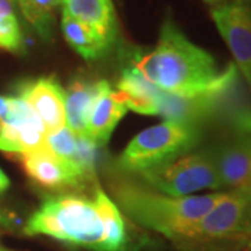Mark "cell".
Segmentation results:
<instances>
[{
  "label": "cell",
  "mask_w": 251,
  "mask_h": 251,
  "mask_svg": "<svg viewBox=\"0 0 251 251\" xmlns=\"http://www.w3.org/2000/svg\"><path fill=\"white\" fill-rule=\"evenodd\" d=\"M131 66L159 90L173 95H194L216 87L225 77L214 56L193 44L168 17L156 46L130 54Z\"/></svg>",
  "instance_id": "obj_1"
},
{
  "label": "cell",
  "mask_w": 251,
  "mask_h": 251,
  "mask_svg": "<svg viewBox=\"0 0 251 251\" xmlns=\"http://www.w3.org/2000/svg\"><path fill=\"white\" fill-rule=\"evenodd\" d=\"M112 193L117 208L135 224L177 243L209 214L226 191L175 197L128 180H116Z\"/></svg>",
  "instance_id": "obj_2"
},
{
  "label": "cell",
  "mask_w": 251,
  "mask_h": 251,
  "mask_svg": "<svg viewBox=\"0 0 251 251\" xmlns=\"http://www.w3.org/2000/svg\"><path fill=\"white\" fill-rule=\"evenodd\" d=\"M24 234L48 236L91 251H113L98 201L75 194L46 198L27 221Z\"/></svg>",
  "instance_id": "obj_3"
},
{
  "label": "cell",
  "mask_w": 251,
  "mask_h": 251,
  "mask_svg": "<svg viewBox=\"0 0 251 251\" xmlns=\"http://www.w3.org/2000/svg\"><path fill=\"white\" fill-rule=\"evenodd\" d=\"M251 242V193L226 191L209 214L176 243L181 251H242Z\"/></svg>",
  "instance_id": "obj_4"
},
{
  "label": "cell",
  "mask_w": 251,
  "mask_h": 251,
  "mask_svg": "<svg viewBox=\"0 0 251 251\" xmlns=\"http://www.w3.org/2000/svg\"><path fill=\"white\" fill-rule=\"evenodd\" d=\"M204 137L205 133L197 127L165 120L135 135L120 153L117 166L138 175L196 150Z\"/></svg>",
  "instance_id": "obj_5"
},
{
  "label": "cell",
  "mask_w": 251,
  "mask_h": 251,
  "mask_svg": "<svg viewBox=\"0 0 251 251\" xmlns=\"http://www.w3.org/2000/svg\"><path fill=\"white\" fill-rule=\"evenodd\" d=\"M138 176L150 188L175 197L193 196L202 190L224 191L215 162L205 145H200L197 150L159 166L140 172Z\"/></svg>",
  "instance_id": "obj_6"
},
{
  "label": "cell",
  "mask_w": 251,
  "mask_h": 251,
  "mask_svg": "<svg viewBox=\"0 0 251 251\" xmlns=\"http://www.w3.org/2000/svg\"><path fill=\"white\" fill-rule=\"evenodd\" d=\"M205 145L215 162L224 191L251 193V133L222 130Z\"/></svg>",
  "instance_id": "obj_7"
},
{
  "label": "cell",
  "mask_w": 251,
  "mask_h": 251,
  "mask_svg": "<svg viewBox=\"0 0 251 251\" xmlns=\"http://www.w3.org/2000/svg\"><path fill=\"white\" fill-rule=\"evenodd\" d=\"M211 18L233 56L243 80L251 88V0H229L214 6Z\"/></svg>",
  "instance_id": "obj_8"
},
{
  "label": "cell",
  "mask_w": 251,
  "mask_h": 251,
  "mask_svg": "<svg viewBox=\"0 0 251 251\" xmlns=\"http://www.w3.org/2000/svg\"><path fill=\"white\" fill-rule=\"evenodd\" d=\"M14 156L28 179L48 191L78 187L81 183L91 180L77 165L56 156L46 145Z\"/></svg>",
  "instance_id": "obj_9"
},
{
  "label": "cell",
  "mask_w": 251,
  "mask_h": 251,
  "mask_svg": "<svg viewBox=\"0 0 251 251\" xmlns=\"http://www.w3.org/2000/svg\"><path fill=\"white\" fill-rule=\"evenodd\" d=\"M16 92L42 120L46 134L66 126V90L56 77L50 75L20 81L16 85Z\"/></svg>",
  "instance_id": "obj_10"
},
{
  "label": "cell",
  "mask_w": 251,
  "mask_h": 251,
  "mask_svg": "<svg viewBox=\"0 0 251 251\" xmlns=\"http://www.w3.org/2000/svg\"><path fill=\"white\" fill-rule=\"evenodd\" d=\"M46 128L42 120L29 108L6 123H0V151L20 155L45 147Z\"/></svg>",
  "instance_id": "obj_11"
},
{
  "label": "cell",
  "mask_w": 251,
  "mask_h": 251,
  "mask_svg": "<svg viewBox=\"0 0 251 251\" xmlns=\"http://www.w3.org/2000/svg\"><path fill=\"white\" fill-rule=\"evenodd\" d=\"M127 106L108 81L100 80L98 97L91 110L85 135L98 147L106 145L119 122L125 117Z\"/></svg>",
  "instance_id": "obj_12"
},
{
  "label": "cell",
  "mask_w": 251,
  "mask_h": 251,
  "mask_svg": "<svg viewBox=\"0 0 251 251\" xmlns=\"http://www.w3.org/2000/svg\"><path fill=\"white\" fill-rule=\"evenodd\" d=\"M117 94L127 109L147 116H159L163 91L147 80L134 66H127L117 82Z\"/></svg>",
  "instance_id": "obj_13"
},
{
  "label": "cell",
  "mask_w": 251,
  "mask_h": 251,
  "mask_svg": "<svg viewBox=\"0 0 251 251\" xmlns=\"http://www.w3.org/2000/svg\"><path fill=\"white\" fill-rule=\"evenodd\" d=\"M63 10L84 23L112 46L117 36V20L112 0H64Z\"/></svg>",
  "instance_id": "obj_14"
},
{
  "label": "cell",
  "mask_w": 251,
  "mask_h": 251,
  "mask_svg": "<svg viewBox=\"0 0 251 251\" xmlns=\"http://www.w3.org/2000/svg\"><path fill=\"white\" fill-rule=\"evenodd\" d=\"M100 80L74 78L66 90V126L77 135H85Z\"/></svg>",
  "instance_id": "obj_15"
},
{
  "label": "cell",
  "mask_w": 251,
  "mask_h": 251,
  "mask_svg": "<svg viewBox=\"0 0 251 251\" xmlns=\"http://www.w3.org/2000/svg\"><path fill=\"white\" fill-rule=\"evenodd\" d=\"M62 29L67 44L85 60H97L110 48L108 42H105L95 31L72 17L64 10L62 14Z\"/></svg>",
  "instance_id": "obj_16"
},
{
  "label": "cell",
  "mask_w": 251,
  "mask_h": 251,
  "mask_svg": "<svg viewBox=\"0 0 251 251\" xmlns=\"http://www.w3.org/2000/svg\"><path fill=\"white\" fill-rule=\"evenodd\" d=\"M64 0H25L20 7L28 23L45 41L53 38L54 11Z\"/></svg>",
  "instance_id": "obj_17"
},
{
  "label": "cell",
  "mask_w": 251,
  "mask_h": 251,
  "mask_svg": "<svg viewBox=\"0 0 251 251\" xmlns=\"http://www.w3.org/2000/svg\"><path fill=\"white\" fill-rule=\"evenodd\" d=\"M10 0H0V49L11 53H21L24 49L23 32Z\"/></svg>",
  "instance_id": "obj_18"
},
{
  "label": "cell",
  "mask_w": 251,
  "mask_h": 251,
  "mask_svg": "<svg viewBox=\"0 0 251 251\" xmlns=\"http://www.w3.org/2000/svg\"><path fill=\"white\" fill-rule=\"evenodd\" d=\"M45 145L56 156L78 166V135L72 131L67 126L57 131L48 133Z\"/></svg>",
  "instance_id": "obj_19"
},
{
  "label": "cell",
  "mask_w": 251,
  "mask_h": 251,
  "mask_svg": "<svg viewBox=\"0 0 251 251\" xmlns=\"http://www.w3.org/2000/svg\"><path fill=\"white\" fill-rule=\"evenodd\" d=\"M11 108V97L0 95V122L10 113Z\"/></svg>",
  "instance_id": "obj_20"
},
{
  "label": "cell",
  "mask_w": 251,
  "mask_h": 251,
  "mask_svg": "<svg viewBox=\"0 0 251 251\" xmlns=\"http://www.w3.org/2000/svg\"><path fill=\"white\" fill-rule=\"evenodd\" d=\"M9 187H10L9 177H7V175L1 171V168H0V193L6 191Z\"/></svg>",
  "instance_id": "obj_21"
},
{
  "label": "cell",
  "mask_w": 251,
  "mask_h": 251,
  "mask_svg": "<svg viewBox=\"0 0 251 251\" xmlns=\"http://www.w3.org/2000/svg\"><path fill=\"white\" fill-rule=\"evenodd\" d=\"M205 3H208V4H211L212 7L214 6H218V4H222V3H225V1H229V0H204Z\"/></svg>",
  "instance_id": "obj_22"
},
{
  "label": "cell",
  "mask_w": 251,
  "mask_h": 251,
  "mask_svg": "<svg viewBox=\"0 0 251 251\" xmlns=\"http://www.w3.org/2000/svg\"><path fill=\"white\" fill-rule=\"evenodd\" d=\"M24 3H25V0H17V6H18V7H21V6H23Z\"/></svg>",
  "instance_id": "obj_23"
},
{
  "label": "cell",
  "mask_w": 251,
  "mask_h": 251,
  "mask_svg": "<svg viewBox=\"0 0 251 251\" xmlns=\"http://www.w3.org/2000/svg\"><path fill=\"white\" fill-rule=\"evenodd\" d=\"M0 251H13V250H9V249H4V247H0Z\"/></svg>",
  "instance_id": "obj_24"
},
{
  "label": "cell",
  "mask_w": 251,
  "mask_h": 251,
  "mask_svg": "<svg viewBox=\"0 0 251 251\" xmlns=\"http://www.w3.org/2000/svg\"><path fill=\"white\" fill-rule=\"evenodd\" d=\"M10 1H11V3H13L14 6H17V0H10Z\"/></svg>",
  "instance_id": "obj_25"
},
{
  "label": "cell",
  "mask_w": 251,
  "mask_h": 251,
  "mask_svg": "<svg viewBox=\"0 0 251 251\" xmlns=\"http://www.w3.org/2000/svg\"><path fill=\"white\" fill-rule=\"evenodd\" d=\"M250 249H251V242H250Z\"/></svg>",
  "instance_id": "obj_26"
}]
</instances>
